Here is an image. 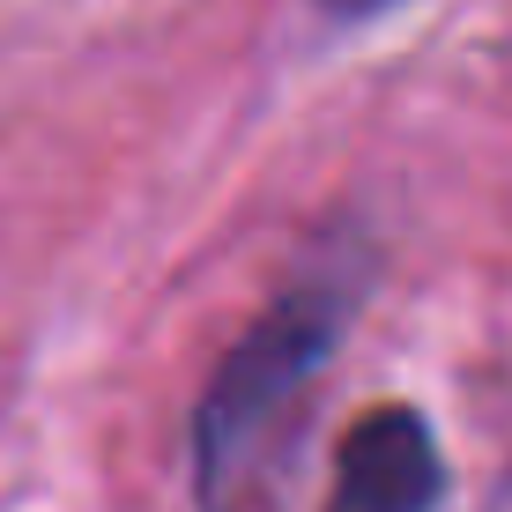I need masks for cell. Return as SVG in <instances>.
<instances>
[{
    "label": "cell",
    "instance_id": "cell-3",
    "mask_svg": "<svg viewBox=\"0 0 512 512\" xmlns=\"http://www.w3.org/2000/svg\"><path fill=\"white\" fill-rule=\"evenodd\" d=\"M327 15H379V8H394V0H320Z\"/></svg>",
    "mask_w": 512,
    "mask_h": 512
},
{
    "label": "cell",
    "instance_id": "cell-4",
    "mask_svg": "<svg viewBox=\"0 0 512 512\" xmlns=\"http://www.w3.org/2000/svg\"><path fill=\"white\" fill-rule=\"evenodd\" d=\"M483 512H512V468H505V483L490 490V505H483Z\"/></svg>",
    "mask_w": 512,
    "mask_h": 512
},
{
    "label": "cell",
    "instance_id": "cell-1",
    "mask_svg": "<svg viewBox=\"0 0 512 512\" xmlns=\"http://www.w3.org/2000/svg\"><path fill=\"white\" fill-rule=\"evenodd\" d=\"M364 282H372V245L342 231L231 342V357L216 364L201 394V416H193V498H201V512H268L305 394L327 372L349 312L364 305Z\"/></svg>",
    "mask_w": 512,
    "mask_h": 512
},
{
    "label": "cell",
    "instance_id": "cell-2",
    "mask_svg": "<svg viewBox=\"0 0 512 512\" xmlns=\"http://www.w3.org/2000/svg\"><path fill=\"white\" fill-rule=\"evenodd\" d=\"M438 498H446V453L416 409L386 401L342 431L327 512H438Z\"/></svg>",
    "mask_w": 512,
    "mask_h": 512
}]
</instances>
